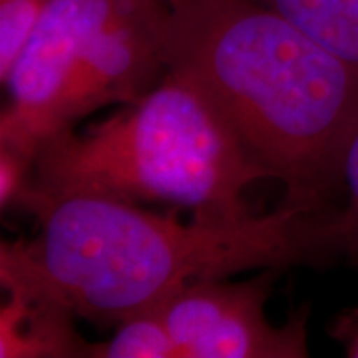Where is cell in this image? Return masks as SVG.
<instances>
[{"label": "cell", "instance_id": "cell-1", "mask_svg": "<svg viewBox=\"0 0 358 358\" xmlns=\"http://www.w3.org/2000/svg\"><path fill=\"white\" fill-rule=\"evenodd\" d=\"M315 207L287 201L239 221L181 223L129 201L66 195L30 211L36 239L0 243V282L44 294L80 319L117 324L193 281L310 261L346 231Z\"/></svg>", "mask_w": 358, "mask_h": 358}, {"label": "cell", "instance_id": "cell-2", "mask_svg": "<svg viewBox=\"0 0 358 358\" xmlns=\"http://www.w3.org/2000/svg\"><path fill=\"white\" fill-rule=\"evenodd\" d=\"M166 68L203 90L247 154L317 205L341 179L358 122V70L255 0H185L169 8Z\"/></svg>", "mask_w": 358, "mask_h": 358}, {"label": "cell", "instance_id": "cell-3", "mask_svg": "<svg viewBox=\"0 0 358 358\" xmlns=\"http://www.w3.org/2000/svg\"><path fill=\"white\" fill-rule=\"evenodd\" d=\"M271 178L192 78L166 70L140 100L84 134L62 129L38 148L18 207L66 195L167 203L203 221L249 217L243 192Z\"/></svg>", "mask_w": 358, "mask_h": 358}, {"label": "cell", "instance_id": "cell-4", "mask_svg": "<svg viewBox=\"0 0 358 358\" xmlns=\"http://www.w3.org/2000/svg\"><path fill=\"white\" fill-rule=\"evenodd\" d=\"M164 0H54L2 86L0 145L34 157L50 136L110 103H131L166 72Z\"/></svg>", "mask_w": 358, "mask_h": 358}, {"label": "cell", "instance_id": "cell-5", "mask_svg": "<svg viewBox=\"0 0 358 358\" xmlns=\"http://www.w3.org/2000/svg\"><path fill=\"white\" fill-rule=\"evenodd\" d=\"M281 267L261 268L247 281H193L155 305L179 348V358H305L303 307L282 327L265 315L267 294Z\"/></svg>", "mask_w": 358, "mask_h": 358}, {"label": "cell", "instance_id": "cell-6", "mask_svg": "<svg viewBox=\"0 0 358 358\" xmlns=\"http://www.w3.org/2000/svg\"><path fill=\"white\" fill-rule=\"evenodd\" d=\"M8 299L0 310V358H80L94 345L74 329V315L40 293L4 287Z\"/></svg>", "mask_w": 358, "mask_h": 358}, {"label": "cell", "instance_id": "cell-7", "mask_svg": "<svg viewBox=\"0 0 358 358\" xmlns=\"http://www.w3.org/2000/svg\"><path fill=\"white\" fill-rule=\"evenodd\" d=\"M358 70V0H255Z\"/></svg>", "mask_w": 358, "mask_h": 358}, {"label": "cell", "instance_id": "cell-8", "mask_svg": "<svg viewBox=\"0 0 358 358\" xmlns=\"http://www.w3.org/2000/svg\"><path fill=\"white\" fill-rule=\"evenodd\" d=\"M92 358H179V348L152 307L120 320L108 343L94 345Z\"/></svg>", "mask_w": 358, "mask_h": 358}, {"label": "cell", "instance_id": "cell-9", "mask_svg": "<svg viewBox=\"0 0 358 358\" xmlns=\"http://www.w3.org/2000/svg\"><path fill=\"white\" fill-rule=\"evenodd\" d=\"M54 0H0V80L4 82L40 16Z\"/></svg>", "mask_w": 358, "mask_h": 358}, {"label": "cell", "instance_id": "cell-10", "mask_svg": "<svg viewBox=\"0 0 358 358\" xmlns=\"http://www.w3.org/2000/svg\"><path fill=\"white\" fill-rule=\"evenodd\" d=\"M34 157L18 150L0 145V207L8 209L18 205L20 197L30 187Z\"/></svg>", "mask_w": 358, "mask_h": 358}, {"label": "cell", "instance_id": "cell-11", "mask_svg": "<svg viewBox=\"0 0 358 358\" xmlns=\"http://www.w3.org/2000/svg\"><path fill=\"white\" fill-rule=\"evenodd\" d=\"M341 179L345 181L348 199H350V211L346 219V229H350L358 237V122L343 154L341 164Z\"/></svg>", "mask_w": 358, "mask_h": 358}, {"label": "cell", "instance_id": "cell-12", "mask_svg": "<svg viewBox=\"0 0 358 358\" xmlns=\"http://www.w3.org/2000/svg\"><path fill=\"white\" fill-rule=\"evenodd\" d=\"M348 357L358 358V327L352 334V338H350V345H348Z\"/></svg>", "mask_w": 358, "mask_h": 358}, {"label": "cell", "instance_id": "cell-13", "mask_svg": "<svg viewBox=\"0 0 358 358\" xmlns=\"http://www.w3.org/2000/svg\"><path fill=\"white\" fill-rule=\"evenodd\" d=\"M164 2H166L169 8H173V6H178V4H181V2H185V0H164Z\"/></svg>", "mask_w": 358, "mask_h": 358}]
</instances>
